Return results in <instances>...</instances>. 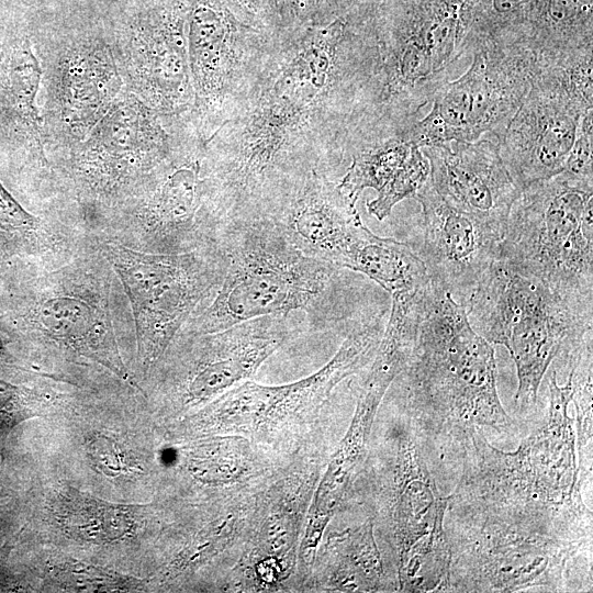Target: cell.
Returning a JSON list of instances; mask_svg holds the SVG:
<instances>
[{"mask_svg": "<svg viewBox=\"0 0 593 593\" xmlns=\"http://www.w3.org/2000/svg\"><path fill=\"white\" fill-rule=\"evenodd\" d=\"M383 316L356 325L332 359L306 378L280 385L253 380L236 385L190 418V433L242 436L282 458L323 448L320 436L332 396L373 359Z\"/></svg>", "mask_w": 593, "mask_h": 593, "instance_id": "5b68a950", "label": "cell"}, {"mask_svg": "<svg viewBox=\"0 0 593 593\" xmlns=\"http://www.w3.org/2000/svg\"><path fill=\"white\" fill-rule=\"evenodd\" d=\"M593 0H537L519 43L540 63L593 52Z\"/></svg>", "mask_w": 593, "mask_h": 593, "instance_id": "83f0119b", "label": "cell"}, {"mask_svg": "<svg viewBox=\"0 0 593 593\" xmlns=\"http://www.w3.org/2000/svg\"><path fill=\"white\" fill-rule=\"evenodd\" d=\"M366 504L374 533L387 548L399 592H447L450 548L445 532L449 496L432 478L409 422L391 425L368 449Z\"/></svg>", "mask_w": 593, "mask_h": 593, "instance_id": "277c9868", "label": "cell"}, {"mask_svg": "<svg viewBox=\"0 0 593 593\" xmlns=\"http://www.w3.org/2000/svg\"><path fill=\"white\" fill-rule=\"evenodd\" d=\"M327 459L324 449L299 452L260 491L246 547L220 591L295 592L299 544Z\"/></svg>", "mask_w": 593, "mask_h": 593, "instance_id": "9a60e30c", "label": "cell"}, {"mask_svg": "<svg viewBox=\"0 0 593 593\" xmlns=\"http://www.w3.org/2000/svg\"><path fill=\"white\" fill-rule=\"evenodd\" d=\"M474 0H369L382 76L384 120L405 127L418 119L452 67L467 57Z\"/></svg>", "mask_w": 593, "mask_h": 593, "instance_id": "9c48e42d", "label": "cell"}, {"mask_svg": "<svg viewBox=\"0 0 593 593\" xmlns=\"http://www.w3.org/2000/svg\"><path fill=\"white\" fill-rule=\"evenodd\" d=\"M159 118L134 96L116 99L89 132L80 169L104 184L152 175L175 147Z\"/></svg>", "mask_w": 593, "mask_h": 593, "instance_id": "7402d4cb", "label": "cell"}, {"mask_svg": "<svg viewBox=\"0 0 593 593\" xmlns=\"http://www.w3.org/2000/svg\"><path fill=\"white\" fill-rule=\"evenodd\" d=\"M349 158L337 187L354 203L365 189L376 190L377 197L367 202V210L379 221L388 217L399 202L414 197L429 178L428 159L404 130L358 146Z\"/></svg>", "mask_w": 593, "mask_h": 593, "instance_id": "d4e9b609", "label": "cell"}, {"mask_svg": "<svg viewBox=\"0 0 593 593\" xmlns=\"http://www.w3.org/2000/svg\"><path fill=\"white\" fill-rule=\"evenodd\" d=\"M3 107L13 124L41 147V120L35 104L41 70L30 46L13 47L3 69Z\"/></svg>", "mask_w": 593, "mask_h": 593, "instance_id": "f546056e", "label": "cell"}, {"mask_svg": "<svg viewBox=\"0 0 593 593\" xmlns=\"http://www.w3.org/2000/svg\"><path fill=\"white\" fill-rule=\"evenodd\" d=\"M497 258L593 314V183L561 172L524 188Z\"/></svg>", "mask_w": 593, "mask_h": 593, "instance_id": "ba28073f", "label": "cell"}, {"mask_svg": "<svg viewBox=\"0 0 593 593\" xmlns=\"http://www.w3.org/2000/svg\"><path fill=\"white\" fill-rule=\"evenodd\" d=\"M345 269L362 273L391 295L414 292L430 282L424 261L407 244L377 236L369 228Z\"/></svg>", "mask_w": 593, "mask_h": 593, "instance_id": "f1b7e54d", "label": "cell"}, {"mask_svg": "<svg viewBox=\"0 0 593 593\" xmlns=\"http://www.w3.org/2000/svg\"><path fill=\"white\" fill-rule=\"evenodd\" d=\"M313 167L288 182L264 205L258 217L272 225L302 253L345 269L368 230L356 203L331 178Z\"/></svg>", "mask_w": 593, "mask_h": 593, "instance_id": "ac0fdd59", "label": "cell"}, {"mask_svg": "<svg viewBox=\"0 0 593 593\" xmlns=\"http://www.w3.org/2000/svg\"><path fill=\"white\" fill-rule=\"evenodd\" d=\"M189 0H166L138 22L126 67L143 102L160 116L189 118L194 103L187 19Z\"/></svg>", "mask_w": 593, "mask_h": 593, "instance_id": "ffe728a7", "label": "cell"}, {"mask_svg": "<svg viewBox=\"0 0 593 593\" xmlns=\"http://www.w3.org/2000/svg\"><path fill=\"white\" fill-rule=\"evenodd\" d=\"M309 326L312 323L304 313L293 312L248 320L216 332H179L170 344L177 348L170 399L178 410L214 401L250 380L273 353Z\"/></svg>", "mask_w": 593, "mask_h": 593, "instance_id": "2e32d148", "label": "cell"}, {"mask_svg": "<svg viewBox=\"0 0 593 593\" xmlns=\"http://www.w3.org/2000/svg\"><path fill=\"white\" fill-rule=\"evenodd\" d=\"M382 76L369 10L292 30L235 114L205 144L225 223L258 216L289 180L333 169L382 125Z\"/></svg>", "mask_w": 593, "mask_h": 593, "instance_id": "6da1fadb", "label": "cell"}, {"mask_svg": "<svg viewBox=\"0 0 593 593\" xmlns=\"http://www.w3.org/2000/svg\"><path fill=\"white\" fill-rule=\"evenodd\" d=\"M580 480L592 481V343L570 361Z\"/></svg>", "mask_w": 593, "mask_h": 593, "instance_id": "4dcf8cb0", "label": "cell"}, {"mask_svg": "<svg viewBox=\"0 0 593 593\" xmlns=\"http://www.w3.org/2000/svg\"><path fill=\"white\" fill-rule=\"evenodd\" d=\"M54 83L60 120L75 135L85 136L116 100L121 79L110 51L87 43L63 56Z\"/></svg>", "mask_w": 593, "mask_h": 593, "instance_id": "4316f807", "label": "cell"}, {"mask_svg": "<svg viewBox=\"0 0 593 593\" xmlns=\"http://www.w3.org/2000/svg\"><path fill=\"white\" fill-rule=\"evenodd\" d=\"M48 580L53 588L71 592L131 591L141 584L139 580L77 561H65L54 566L49 570Z\"/></svg>", "mask_w": 593, "mask_h": 593, "instance_id": "1f68e13d", "label": "cell"}, {"mask_svg": "<svg viewBox=\"0 0 593 593\" xmlns=\"http://www.w3.org/2000/svg\"><path fill=\"white\" fill-rule=\"evenodd\" d=\"M463 75L437 89L432 109L404 128L417 146L497 139L526 96L537 58L519 44H486L472 52Z\"/></svg>", "mask_w": 593, "mask_h": 593, "instance_id": "5bb4252c", "label": "cell"}, {"mask_svg": "<svg viewBox=\"0 0 593 593\" xmlns=\"http://www.w3.org/2000/svg\"><path fill=\"white\" fill-rule=\"evenodd\" d=\"M385 392L361 384L350 425L328 457L305 517L295 579L304 583L331 519L351 496L363 469L374 418Z\"/></svg>", "mask_w": 593, "mask_h": 593, "instance_id": "cb8c5ba5", "label": "cell"}, {"mask_svg": "<svg viewBox=\"0 0 593 593\" xmlns=\"http://www.w3.org/2000/svg\"><path fill=\"white\" fill-rule=\"evenodd\" d=\"M465 447L450 515L510 524L568 540L592 541V512L544 451L525 439L515 451L493 447L481 428Z\"/></svg>", "mask_w": 593, "mask_h": 593, "instance_id": "8992f818", "label": "cell"}, {"mask_svg": "<svg viewBox=\"0 0 593 593\" xmlns=\"http://www.w3.org/2000/svg\"><path fill=\"white\" fill-rule=\"evenodd\" d=\"M37 220L26 212L0 182V226L10 232H32Z\"/></svg>", "mask_w": 593, "mask_h": 593, "instance_id": "d590c367", "label": "cell"}, {"mask_svg": "<svg viewBox=\"0 0 593 593\" xmlns=\"http://www.w3.org/2000/svg\"><path fill=\"white\" fill-rule=\"evenodd\" d=\"M104 256L127 294L145 369L155 366L191 316L214 296L223 277L215 245L184 254L141 253L105 244Z\"/></svg>", "mask_w": 593, "mask_h": 593, "instance_id": "30bf717a", "label": "cell"}, {"mask_svg": "<svg viewBox=\"0 0 593 593\" xmlns=\"http://www.w3.org/2000/svg\"><path fill=\"white\" fill-rule=\"evenodd\" d=\"M404 377L405 411L429 435L463 443L478 428L508 427L496 389L492 344L470 325L466 306L432 281L422 296Z\"/></svg>", "mask_w": 593, "mask_h": 593, "instance_id": "7a4b0ae2", "label": "cell"}, {"mask_svg": "<svg viewBox=\"0 0 593 593\" xmlns=\"http://www.w3.org/2000/svg\"><path fill=\"white\" fill-rule=\"evenodd\" d=\"M58 277V275H57ZM33 309L32 320L48 339L89 358L124 380L128 372L119 353L108 300L82 276L58 277Z\"/></svg>", "mask_w": 593, "mask_h": 593, "instance_id": "603a6c76", "label": "cell"}, {"mask_svg": "<svg viewBox=\"0 0 593 593\" xmlns=\"http://www.w3.org/2000/svg\"><path fill=\"white\" fill-rule=\"evenodd\" d=\"M562 172L574 180L593 183V109L581 118Z\"/></svg>", "mask_w": 593, "mask_h": 593, "instance_id": "e575fe53", "label": "cell"}, {"mask_svg": "<svg viewBox=\"0 0 593 593\" xmlns=\"http://www.w3.org/2000/svg\"><path fill=\"white\" fill-rule=\"evenodd\" d=\"M283 38L242 22L220 0H189L194 103L188 120L205 144L235 114Z\"/></svg>", "mask_w": 593, "mask_h": 593, "instance_id": "4fadbf2b", "label": "cell"}, {"mask_svg": "<svg viewBox=\"0 0 593 593\" xmlns=\"http://www.w3.org/2000/svg\"><path fill=\"white\" fill-rule=\"evenodd\" d=\"M414 198L424 221L422 255L429 279L466 305L483 275L499 257L504 231L450 206L429 178Z\"/></svg>", "mask_w": 593, "mask_h": 593, "instance_id": "d6986e66", "label": "cell"}, {"mask_svg": "<svg viewBox=\"0 0 593 593\" xmlns=\"http://www.w3.org/2000/svg\"><path fill=\"white\" fill-rule=\"evenodd\" d=\"M429 163V181L452 208L505 232L511 209L521 193L493 136L422 147Z\"/></svg>", "mask_w": 593, "mask_h": 593, "instance_id": "44dd1931", "label": "cell"}, {"mask_svg": "<svg viewBox=\"0 0 593 593\" xmlns=\"http://www.w3.org/2000/svg\"><path fill=\"white\" fill-rule=\"evenodd\" d=\"M242 22L275 38L286 37L289 25L284 0H220Z\"/></svg>", "mask_w": 593, "mask_h": 593, "instance_id": "d6a6232c", "label": "cell"}, {"mask_svg": "<svg viewBox=\"0 0 593 593\" xmlns=\"http://www.w3.org/2000/svg\"><path fill=\"white\" fill-rule=\"evenodd\" d=\"M366 0H284L290 27L326 24Z\"/></svg>", "mask_w": 593, "mask_h": 593, "instance_id": "836d02e7", "label": "cell"}, {"mask_svg": "<svg viewBox=\"0 0 593 593\" xmlns=\"http://www.w3.org/2000/svg\"><path fill=\"white\" fill-rule=\"evenodd\" d=\"M472 328L490 344L503 345L517 371L515 404H536L542 378L563 350L572 357L592 340L593 314L582 312L537 279L497 259L466 303Z\"/></svg>", "mask_w": 593, "mask_h": 593, "instance_id": "52a82bcc", "label": "cell"}, {"mask_svg": "<svg viewBox=\"0 0 593 593\" xmlns=\"http://www.w3.org/2000/svg\"><path fill=\"white\" fill-rule=\"evenodd\" d=\"M398 579L384 567L369 517L357 527L329 533L316 552L303 592H393Z\"/></svg>", "mask_w": 593, "mask_h": 593, "instance_id": "484cf974", "label": "cell"}, {"mask_svg": "<svg viewBox=\"0 0 593 593\" xmlns=\"http://www.w3.org/2000/svg\"><path fill=\"white\" fill-rule=\"evenodd\" d=\"M93 463L105 474L118 475L125 471V461L118 445L105 437L91 440L88 445Z\"/></svg>", "mask_w": 593, "mask_h": 593, "instance_id": "8d00e7d4", "label": "cell"}, {"mask_svg": "<svg viewBox=\"0 0 593 593\" xmlns=\"http://www.w3.org/2000/svg\"><path fill=\"white\" fill-rule=\"evenodd\" d=\"M593 109V54L538 63L529 89L499 139L521 191L564 169L582 115Z\"/></svg>", "mask_w": 593, "mask_h": 593, "instance_id": "8fae6325", "label": "cell"}, {"mask_svg": "<svg viewBox=\"0 0 593 593\" xmlns=\"http://www.w3.org/2000/svg\"><path fill=\"white\" fill-rule=\"evenodd\" d=\"M141 215L150 253L184 254L215 245L225 223L206 174L202 139L175 145L149 178Z\"/></svg>", "mask_w": 593, "mask_h": 593, "instance_id": "e0dca14e", "label": "cell"}, {"mask_svg": "<svg viewBox=\"0 0 593 593\" xmlns=\"http://www.w3.org/2000/svg\"><path fill=\"white\" fill-rule=\"evenodd\" d=\"M215 247L223 262L219 289L180 333L216 332L293 312L304 313L321 328L344 317L342 269L299 250L268 220L226 223Z\"/></svg>", "mask_w": 593, "mask_h": 593, "instance_id": "3957f363", "label": "cell"}, {"mask_svg": "<svg viewBox=\"0 0 593 593\" xmlns=\"http://www.w3.org/2000/svg\"><path fill=\"white\" fill-rule=\"evenodd\" d=\"M450 589L518 592L564 588L568 562L591 541L568 540L510 524L445 515Z\"/></svg>", "mask_w": 593, "mask_h": 593, "instance_id": "7c38bea8", "label": "cell"}]
</instances>
